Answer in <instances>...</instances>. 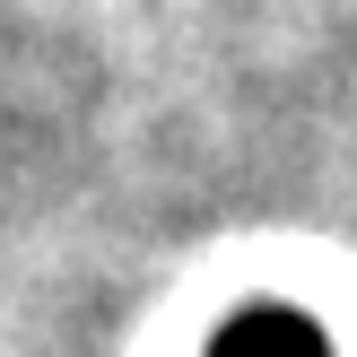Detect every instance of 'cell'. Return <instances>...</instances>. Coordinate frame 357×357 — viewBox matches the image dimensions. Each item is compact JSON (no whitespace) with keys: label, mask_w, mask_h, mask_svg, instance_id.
I'll return each mask as SVG.
<instances>
[{"label":"cell","mask_w":357,"mask_h":357,"mask_svg":"<svg viewBox=\"0 0 357 357\" xmlns=\"http://www.w3.org/2000/svg\"><path fill=\"white\" fill-rule=\"evenodd\" d=\"M209 357H331V340H323V323L296 314V305H253V314H236V323L209 340Z\"/></svg>","instance_id":"cell-1"}]
</instances>
